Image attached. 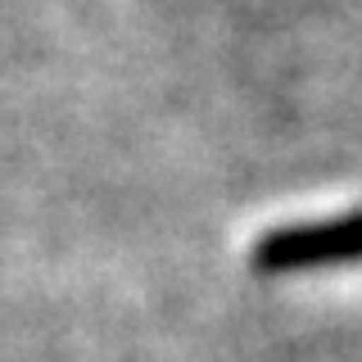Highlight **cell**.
<instances>
[{"label": "cell", "mask_w": 362, "mask_h": 362, "mask_svg": "<svg viewBox=\"0 0 362 362\" xmlns=\"http://www.w3.org/2000/svg\"><path fill=\"white\" fill-rule=\"evenodd\" d=\"M362 249V222H335V226H313V231H281L258 249V267H303V263H326V258H354Z\"/></svg>", "instance_id": "6da1fadb"}]
</instances>
